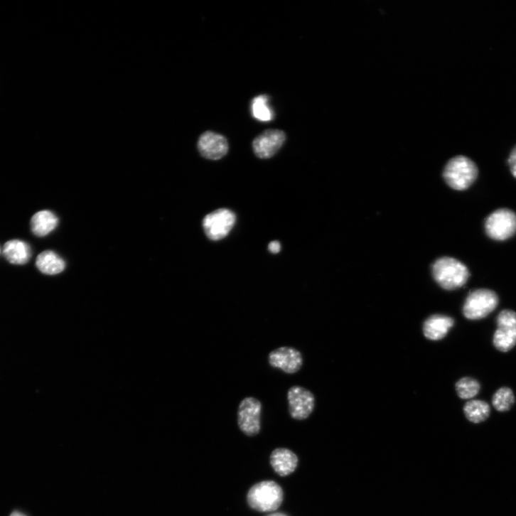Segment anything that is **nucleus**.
I'll return each mask as SVG.
<instances>
[{
  "label": "nucleus",
  "mask_w": 516,
  "mask_h": 516,
  "mask_svg": "<svg viewBox=\"0 0 516 516\" xmlns=\"http://www.w3.org/2000/svg\"><path fill=\"white\" fill-rule=\"evenodd\" d=\"M433 275L441 287L453 291L466 285L470 273L468 268L455 258H439L433 266Z\"/></svg>",
  "instance_id": "obj_1"
},
{
  "label": "nucleus",
  "mask_w": 516,
  "mask_h": 516,
  "mask_svg": "<svg viewBox=\"0 0 516 516\" xmlns=\"http://www.w3.org/2000/svg\"><path fill=\"white\" fill-rule=\"evenodd\" d=\"M478 175L476 164L465 156L451 158L444 172L446 183L453 190L459 191L469 188L477 179Z\"/></svg>",
  "instance_id": "obj_2"
},
{
  "label": "nucleus",
  "mask_w": 516,
  "mask_h": 516,
  "mask_svg": "<svg viewBox=\"0 0 516 516\" xmlns=\"http://www.w3.org/2000/svg\"><path fill=\"white\" fill-rule=\"evenodd\" d=\"M284 492L281 487L274 481L267 480L252 486L247 494L249 506L260 512L276 510L282 504Z\"/></svg>",
  "instance_id": "obj_3"
},
{
  "label": "nucleus",
  "mask_w": 516,
  "mask_h": 516,
  "mask_svg": "<svg viewBox=\"0 0 516 516\" xmlns=\"http://www.w3.org/2000/svg\"><path fill=\"white\" fill-rule=\"evenodd\" d=\"M262 402L252 397L243 399L238 407L237 424L241 431L247 436L253 437L262 429Z\"/></svg>",
  "instance_id": "obj_4"
},
{
  "label": "nucleus",
  "mask_w": 516,
  "mask_h": 516,
  "mask_svg": "<svg viewBox=\"0 0 516 516\" xmlns=\"http://www.w3.org/2000/svg\"><path fill=\"white\" fill-rule=\"evenodd\" d=\"M498 297L488 289H478L469 294L463 308L466 318L480 320L488 316L498 306Z\"/></svg>",
  "instance_id": "obj_5"
},
{
  "label": "nucleus",
  "mask_w": 516,
  "mask_h": 516,
  "mask_svg": "<svg viewBox=\"0 0 516 516\" xmlns=\"http://www.w3.org/2000/svg\"><path fill=\"white\" fill-rule=\"evenodd\" d=\"M485 228L491 239L502 241L516 232V215L508 209H500L486 219Z\"/></svg>",
  "instance_id": "obj_6"
},
{
  "label": "nucleus",
  "mask_w": 516,
  "mask_h": 516,
  "mask_svg": "<svg viewBox=\"0 0 516 516\" xmlns=\"http://www.w3.org/2000/svg\"><path fill=\"white\" fill-rule=\"evenodd\" d=\"M497 329L493 336L495 348L502 353L516 345V313L504 310L497 317Z\"/></svg>",
  "instance_id": "obj_7"
},
{
  "label": "nucleus",
  "mask_w": 516,
  "mask_h": 516,
  "mask_svg": "<svg viewBox=\"0 0 516 516\" xmlns=\"http://www.w3.org/2000/svg\"><path fill=\"white\" fill-rule=\"evenodd\" d=\"M236 222L235 213L227 209L217 210L208 215L203 225L207 237L213 241H219L228 235Z\"/></svg>",
  "instance_id": "obj_8"
},
{
  "label": "nucleus",
  "mask_w": 516,
  "mask_h": 516,
  "mask_svg": "<svg viewBox=\"0 0 516 516\" xmlns=\"http://www.w3.org/2000/svg\"><path fill=\"white\" fill-rule=\"evenodd\" d=\"M287 399L291 416L296 420L308 419L315 409L316 399L308 389L293 386L288 392Z\"/></svg>",
  "instance_id": "obj_9"
},
{
  "label": "nucleus",
  "mask_w": 516,
  "mask_h": 516,
  "mask_svg": "<svg viewBox=\"0 0 516 516\" xmlns=\"http://www.w3.org/2000/svg\"><path fill=\"white\" fill-rule=\"evenodd\" d=\"M268 360L272 367L280 370L288 375L299 372L303 365V358L301 352L289 347L274 350L269 354Z\"/></svg>",
  "instance_id": "obj_10"
},
{
  "label": "nucleus",
  "mask_w": 516,
  "mask_h": 516,
  "mask_svg": "<svg viewBox=\"0 0 516 516\" xmlns=\"http://www.w3.org/2000/svg\"><path fill=\"white\" fill-rule=\"evenodd\" d=\"M286 140V135L283 131L267 130L253 141L254 153L261 158H269L280 150Z\"/></svg>",
  "instance_id": "obj_11"
},
{
  "label": "nucleus",
  "mask_w": 516,
  "mask_h": 516,
  "mask_svg": "<svg viewBox=\"0 0 516 516\" xmlns=\"http://www.w3.org/2000/svg\"><path fill=\"white\" fill-rule=\"evenodd\" d=\"M200 154L210 160H219L228 152L227 140L221 134L206 131L199 139L198 144Z\"/></svg>",
  "instance_id": "obj_12"
},
{
  "label": "nucleus",
  "mask_w": 516,
  "mask_h": 516,
  "mask_svg": "<svg viewBox=\"0 0 516 516\" xmlns=\"http://www.w3.org/2000/svg\"><path fill=\"white\" fill-rule=\"evenodd\" d=\"M455 321L445 315H434L425 320L423 324L424 336L433 340L444 338L450 329L454 326Z\"/></svg>",
  "instance_id": "obj_13"
},
{
  "label": "nucleus",
  "mask_w": 516,
  "mask_h": 516,
  "mask_svg": "<svg viewBox=\"0 0 516 516\" xmlns=\"http://www.w3.org/2000/svg\"><path fill=\"white\" fill-rule=\"evenodd\" d=\"M3 252L7 261L14 265L28 264L32 255L31 246L20 240L7 242L4 245Z\"/></svg>",
  "instance_id": "obj_14"
},
{
  "label": "nucleus",
  "mask_w": 516,
  "mask_h": 516,
  "mask_svg": "<svg viewBox=\"0 0 516 516\" xmlns=\"http://www.w3.org/2000/svg\"><path fill=\"white\" fill-rule=\"evenodd\" d=\"M298 463L296 454L286 448L276 449L271 456L272 466L281 476H287L293 473L297 468Z\"/></svg>",
  "instance_id": "obj_15"
},
{
  "label": "nucleus",
  "mask_w": 516,
  "mask_h": 516,
  "mask_svg": "<svg viewBox=\"0 0 516 516\" xmlns=\"http://www.w3.org/2000/svg\"><path fill=\"white\" fill-rule=\"evenodd\" d=\"M36 267L41 273L53 276L59 274L65 270V263L57 253L51 250H46L38 256Z\"/></svg>",
  "instance_id": "obj_16"
},
{
  "label": "nucleus",
  "mask_w": 516,
  "mask_h": 516,
  "mask_svg": "<svg viewBox=\"0 0 516 516\" xmlns=\"http://www.w3.org/2000/svg\"><path fill=\"white\" fill-rule=\"evenodd\" d=\"M58 225V217L52 212L43 210L36 213L31 221L33 233L38 237H45L52 232Z\"/></svg>",
  "instance_id": "obj_17"
},
{
  "label": "nucleus",
  "mask_w": 516,
  "mask_h": 516,
  "mask_svg": "<svg viewBox=\"0 0 516 516\" xmlns=\"http://www.w3.org/2000/svg\"><path fill=\"white\" fill-rule=\"evenodd\" d=\"M464 412L469 421L477 424L488 419L490 408L488 404L484 401L473 400L466 404Z\"/></svg>",
  "instance_id": "obj_18"
},
{
  "label": "nucleus",
  "mask_w": 516,
  "mask_h": 516,
  "mask_svg": "<svg viewBox=\"0 0 516 516\" xmlns=\"http://www.w3.org/2000/svg\"><path fill=\"white\" fill-rule=\"evenodd\" d=\"M269 97L262 95L255 97L252 102V114L254 118L261 122H270L274 118V112L269 106Z\"/></svg>",
  "instance_id": "obj_19"
},
{
  "label": "nucleus",
  "mask_w": 516,
  "mask_h": 516,
  "mask_svg": "<svg viewBox=\"0 0 516 516\" xmlns=\"http://www.w3.org/2000/svg\"><path fill=\"white\" fill-rule=\"evenodd\" d=\"M458 396L463 399H469L475 397L480 389L479 382L470 377H465L460 380L456 385Z\"/></svg>",
  "instance_id": "obj_20"
},
{
  "label": "nucleus",
  "mask_w": 516,
  "mask_h": 516,
  "mask_svg": "<svg viewBox=\"0 0 516 516\" xmlns=\"http://www.w3.org/2000/svg\"><path fill=\"white\" fill-rule=\"evenodd\" d=\"M515 402L512 391L507 387L498 389L493 397V405L499 412L509 410Z\"/></svg>",
  "instance_id": "obj_21"
},
{
  "label": "nucleus",
  "mask_w": 516,
  "mask_h": 516,
  "mask_svg": "<svg viewBox=\"0 0 516 516\" xmlns=\"http://www.w3.org/2000/svg\"><path fill=\"white\" fill-rule=\"evenodd\" d=\"M507 163L512 176L516 178V146L512 149Z\"/></svg>",
  "instance_id": "obj_22"
},
{
  "label": "nucleus",
  "mask_w": 516,
  "mask_h": 516,
  "mask_svg": "<svg viewBox=\"0 0 516 516\" xmlns=\"http://www.w3.org/2000/svg\"><path fill=\"white\" fill-rule=\"evenodd\" d=\"M269 249L271 252L279 253L281 249V243L279 241H273L269 244Z\"/></svg>",
  "instance_id": "obj_23"
},
{
  "label": "nucleus",
  "mask_w": 516,
  "mask_h": 516,
  "mask_svg": "<svg viewBox=\"0 0 516 516\" xmlns=\"http://www.w3.org/2000/svg\"><path fill=\"white\" fill-rule=\"evenodd\" d=\"M10 516H27V515L20 511H14L11 513V515Z\"/></svg>",
  "instance_id": "obj_24"
},
{
  "label": "nucleus",
  "mask_w": 516,
  "mask_h": 516,
  "mask_svg": "<svg viewBox=\"0 0 516 516\" xmlns=\"http://www.w3.org/2000/svg\"><path fill=\"white\" fill-rule=\"evenodd\" d=\"M268 516H287V515H285V514H283V513L278 512V513L272 514V515H268Z\"/></svg>",
  "instance_id": "obj_25"
},
{
  "label": "nucleus",
  "mask_w": 516,
  "mask_h": 516,
  "mask_svg": "<svg viewBox=\"0 0 516 516\" xmlns=\"http://www.w3.org/2000/svg\"><path fill=\"white\" fill-rule=\"evenodd\" d=\"M0 251H1V249H0Z\"/></svg>",
  "instance_id": "obj_26"
}]
</instances>
